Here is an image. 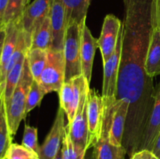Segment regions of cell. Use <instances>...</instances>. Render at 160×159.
Masks as SVG:
<instances>
[{"label":"cell","instance_id":"8d00e7d4","mask_svg":"<svg viewBox=\"0 0 160 159\" xmlns=\"http://www.w3.org/2000/svg\"><path fill=\"white\" fill-rule=\"evenodd\" d=\"M0 61H1V52H0Z\"/></svg>","mask_w":160,"mask_h":159},{"label":"cell","instance_id":"cb8c5ba5","mask_svg":"<svg viewBox=\"0 0 160 159\" xmlns=\"http://www.w3.org/2000/svg\"><path fill=\"white\" fill-rule=\"evenodd\" d=\"M31 0H8L4 15V26L11 22L20 21L27 6Z\"/></svg>","mask_w":160,"mask_h":159},{"label":"cell","instance_id":"8fae6325","mask_svg":"<svg viewBox=\"0 0 160 159\" xmlns=\"http://www.w3.org/2000/svg\"><path fill=\"white\" fill-rule=\"evenodd\" d=\"M64 114V111L59 107L50 132L43 144L39 147L38 154L40 159H54L60 150L65 133Z\"/></svg>","mask_w":160,"mask_h":159},{"label":"cell","instance_id":"d590c367","mask_svg":"<svg viewBox=\"0 0 160 159\" xmlns=\"http://www.w3.org/2000/svg\"><path fill=\"white\" fill-rule=\"evenodd\" d=\"M3 159H9V157H7V156H6H6H5V157H3Z\"/></svg>","mask_w":160,"mask_h":159},{"label":"cell","instance_id":"4316f807","mask_svg":"<svg viewBox=\"0 0 160 159\" xmlns=\"http://www.w3.org/2000/svg\"><path fill=\"white\" fill-rule=\"evenodd\" d=\"M9 159H40L38 154L23 145L12 143L6 154Z\"/></svg>","mask_w":160,"mask_h":159},{"label":"cell","instance_id":"44dd1931","mask_svg":"<svg viewBox=\"0 0 160 159\" xmlns=\"http://www.w3.org/2000/svg\"><path fill=\"white\" fill-rule=\"evenodd\" d=\"M46 50L40 48L29 49L27 52V60L30 71L34 80L38 82L41 74L46 65L47 53Z\"/></svg>","mask_w":160,"mask_h":159},{"label":"cell","instance_id":"603a6c76","mask_svg":"<svg viewBox=\"0 0 160 159\" xmlns=\"http://www.w3.org/2000/svg\"><path fill=\"white\" fill-rule=\"evenodd\" d=\"M12 137L9 132L5 108L4 94L0 98V159L6 156L12 144Z\"/></svg>","mask_w":160,"mask_h":159},{"label":"cell","instance_id":"7c38bea8","mask_svg":"<svg viewBox=\"0 0 160 159\" xmlns=\"http://www.w3.org/2000/svg\"><path fill=\"white\" fill-rule=\"evenodd\" d=\"M52 28V46L50 49L62 51L67 24L65 11L61 0H52L49 12Z\"/></svg>","mask_w":160,"mask_h":159},{"label":"cell","instance_id":"5bb4252c","mask_svg":"<svg viewBox=\"0 0 160 159\" xmlns=\"http://www.w3.org/2000/svg\"><path fill=\"white\" fill-rule=\"evenodd\" d=\"M22 30L20 21L11 22L5 26L6 37L1 51L0 61V84H5L6 79V66L14 52Z\"/></svg>","mask_w":160,"mask_h":159},{"label":"cell","instance_id":"ba28073f","mask_svg":"<svg viewBox=\"0 0 160 159\" xmlns=\"http://www.w3.org/2000/svg\"><path fill=\"white\" fill-rule=\"evenodd\" d=\"M89 87L83 90L80 98L79 105L73 122L67 123L70 137L73 143L80 149L87 151L88 149V93Z\"/></svg>","mask_w":160,"mask_h":159},{"label":"cell","instance_id":"9a60e30c","mask_svg":"<svg viewBox=\"0 0 160 159\" xmlns=\"http://www.w3.org/2000/svg\"><path fill=\"white\" fill-rule=\"evenodd\" d=\"M98 48V39L92 36L87 24L82 28L81 39V61L82 75L90 84L95 51Z\"/></svg>","mask_w":160,"mask_h":159},{"label":"cell","instance_id":"52a82bcc","mask_svg":"<svg viewBox=\"0 0 160 159\" xmlns=\"http://www.w3.org/2000/svg\"><path fill=\"white\" fill-rule=\"evenodd\" d=\"M88 87H89V84L81 74L64 82L58 92L60 104L59 107L62 108L67 115L69 124L73 122L78 111L81 94Z\"/></svg>","mask_w":160,"mask_h":159},{"label":"cell","instance_id":"9c48e42d","mask_svg":"<svg viewBox=\"0 0 160 159\" xmlns=\"http://www.w3.org/2000/svg\"><path fill=\"white\" fill-rule=\"evenodd\" d=\"M123 28L119 34L117 45L113 54L103 64V84L102 96L106 100H117V81L122 51Z\"/></svg>","mask_w":160,"mask_h":159},{"label":"cell","instance_id":"e0dca14e","mask_svg":"<svg viewBox=\"0 0 160 159\" xmlns=\"http://www.w3.org/2000/svg\"><path fill=\"white\" fill-rule=\"evenodd\" d=\"M128 108L129 101L128 100H117L109 132V141L117 146H122Z\"/></svg>","mask_w":160,"mask_h":159},{"label":"cell","instance_id":"2e32d148","mask_svg":"<svg viewBox=\"0 0 160 159\" xmlns=\"http://www.w3.org/2000/svg\"><path fill=\"white\" fill-rule=\"evenodd\" d=\"M160 132V82L156 87L155 102L148 119L147 126L144 131L142 143L138 151L142 150H152L155 140Z\"/></svg>","mask_w":160,"mask_h":159},{"label":"cell","instance_id":"ffe728a7","mask_svg":"<svg viewBox=\"0 0 160 159\" xmlns=\"http://www.w3.org/2000/svg\"><path fill=\"white\" fill-rule=\"evenodd\" d=\"M52 39L51 20L48 16L31 34L29 49L40 48L48 51L51 48Z\"/></svg>","mask_w":160,"mask_h":159},{"label":"cell","instance_id":"7402d4cb","mask_svg":"<svg viewBox=\"0 0 160 159\" xmlns=\"http://www.w3.org/2000/svg\"><path fill=\"white\" fill-rule=\"evenodd\" d=\"M27 57V53L21 56L18 62L15 64L13 67L11 69L10 71L8 73L6 76V82H5L4 89V101L6 102L10 99L16 87L20 81V77L23 73V65H24L25 59Z\"/></svg>","mask_w":160,"mask_h":159},{"label":"cell","instance_id":"30bf717a","mask_svg":"<svg viewBox=\"0 0 160 159\" xmlns=\"http://www.w3.org/2000/svg\"><path fill=\"white\" fill-rule=\"evenodd\" d=\"M122 23L116 16L108 14L103 21L101 35L98 38L103 64L109 60L116 50Z\"/></svg>","mask_w":160,"mask_h":159},{"label":"cell","instance_id":"74e56055","mask_svg":"<svg viewBox=\"0 0 160 159\" xmlns=\"http://www.w3.org/2000/svg\"><path fill=\"white\" fill-rule=\"evenodd\" d=\"M2 159H3V158H2Z\"/></svg>","mask_w":160,"mask_h":159},{"label":"cell","instance_id":"836d02e7","mask_svg":"<svg viewBox=\"0 0 160 159\" xmlns=\"http://www.w3.org/2000/svg\"><path fill=\"white\" fill-rule=\"evenodd\" d=\"M5 37H6V31H5V27L0 30V52L2 48L3 43H4Z\"/></svg>","mask_w":160,"mask_h":159},{"label":"cell","instance_id":"d4e9b609","mask_svg":"<svg viewBox=\"0 0 160 159\" xmlns=\"http://www.w3.org/2000/svg\"><path fill=\"white\" fill-rule=\"evenodd\" d=\"M61 151L62 159H84L87 152L80 149L73 143L67 126H65V133L61 145Z\"/></svg>","mask_w":160,"mask_h":159},{"label":"cell","instance_id":"4fadbf2b","mask_svg":"<svg viewBox=\"0 0 160 159\" xmlns=\"http://www.w3.org/2000/svg\"><path fill=\"white\" fill-rule=\"evenodd\" d=\"M52 0H34L30 3L22 16L23 31L31 37L33 31L49 16Z\"/></svg>","mask_w":160,"mask_h":159},{"label":"cell","instance_id":"f546056e","mask_svg":"<svg viewBox=\"0 0 160 159\" xmlns=\"http://www.w3.org/2000/svg\"><path fill=\"white\" fill-rule=\"evenodd\" d=\"M155 26L160 31V0H153Z\"/></svg>","mask_w":160,"mask_h":159},{"label":"cell","instance_id":"d6a6232c","mask_svg":"<svg viewBox=\"0 0 160 159\" xmlns=\"http://www.w3.org/2000/svg\"><path fill=\"white\" fill-rule=\"evenodd\" d=\"M84 159H96V157H95V151H94V148H89L85 154V157H84Z\"/></svg>","mask_w":160,"mask_h":159},{"label":"cell","instance_id":"484cf974","mask_svg":"<svg viewBox=\"0 0 160 159\" xmlns=\"http://www.w3.org/2000/svg\"><path fill=\"white\" fill-rule=\"evenodd\" d=\"M45 94V92L43 91L38 82L34 80L31 87H30L29 91H28V97H27L26 108H25L26 115L28 112L32 111L34 108L40 105L41 101Z\"/></svg>","mask_w":160,"mask_h":159},{"label":"cell","instance_id":"5b68a950","mask_svg":"<svg viewBox=\"0 0 160 159\" xmlns=\"http://www.w3.org/2000/svg\"><path fill=\"white\" fill-rule=\"evenodd\" d=\"M87 102L89 149L93 147L101 137L106 113V103L102 96L95 89H89Z\"/></svg>","mask_w":160,"mask_h":159},{"label":"cell","instance_id":"3957f363","mask_svg":"<svg viewBox=\"0 0 160 159\" xmlns=\"http://www.w3.org/2000/svg\"><path fill=\"white\" fill-rule=\"evenodd\" d=\"M86 21L82 24H73L67 27L64 40L65 82L82 74L81 61V32Z\"/></svg>","mask_w":160,"mask_h":159},{"label":"cell","instance_id":"1f68e13d","mask_svg":"<svg viewBox=\"0 0 160 159\" xmlns=\"http://www.w3.org/2000/svg\"><path fill=\"white\" fill-rule=\"evenodd\" d=\"M152 152L160 159V132L158 134L157 137H156V140H155L154 145H153L152 150Z\"/></svg>","mask_w":160,"mask_h":159},{"label":"cell","instance_id":"d6986e66","mask_svg":"<svg viewBox=\"0 0 160 159\" xmlns=\"http://www.w3.org/2000/svg\"><path fill=\"white\" fill-rule=\"evenodd\" d=\"M145 70L152 78L160 76V31L155 24L147 53Z\"/></svg>","mask_w":160,"mask_h":159},{"label":"cell","instance_id":"4dcf8cb0","mask_svg":"<svg viewBox=\"0 0 160 159\" xmlns=\"http://www.w3.org/2000/svg\"><path fill=\"white\" fill-rule=\"evenodd\" d=\"M7 1L8 0H0V30L5 27L3 20H4V15L5 12H6Z\"/></svg>","mask_w":160,"mask_h":159},{"label":"cell","instance_id":"ac0fdd59","mask_svg":"<svg viewBox=\"0 0 160 159\" xmlns=\"http://www.w3.org/2000/svg\"><path fill=\"white\" fill-rule=\"evenodd\" d=\"M65 11L67 27L73 24H82L86 21L91 0H61Z\"/></svg>","mask_w":160,"mask_h":159},{"label":"cell","instance_id":"6da1fadb","mask_svg":"<svg viewBox=\"0 0 160 159\" xmlns=\"http://www.w3.org/2000/svg\"><path fill=\"white\" fill-rule=\"evenodd\" d=\"M122 51L117 100L129 101L122 146L127 154L138 152L156 96L153 78L145 70V61L154 29L153 0H123Z\"/></svg>","mask_w":160,"mask_h":159},{"label":"cell","instance_id":"83f0119b","mask_svg":"<svg viewBox=\"0 0 160 159\" xmlns=\"http://www.w3.org/2000/svg\"><path fill=\"white\" fill-rule=\"evenodd\" d=\"M22 145L38 154L40 146L38 145V142L37 128L31 126L28 124L24 125Z\"/></svg>","mask_w":160,"mask_h":159},{"label":"cell","instance_id":"f1b7e54d","mask_svg":"<svg viewBox=\"0 0 160 159\" xmlns=\"http://www.w3.org/2000/svg\"><path fill=\"white\" fill-rule=\"evenodd\" d=\"M129 159H159L156 157L151 151L148 150H142V151H138L135 154H133L130 157Z\"/></svg>","mask_w":160,"mask_h":159},{"label":"cell","instance_id":"277c9868","mask_svg":"<svg viewBox=\"0 0 160 159\" xmlns=\"http://www.w3.org/2000/svg\"><path fill=\"white\" fill-rule=\"evenodd\" d=\"M47 62L38 84L45 94L59 92L65 82V59L63 51L49 49L47 51Z\"/></svg>","mask_w":160,"mask_h":159},{"label":"cell","instance_id":"e575fe53","mask_svg":"<svg viewBox=\"0 0 160 159\" xmlns=\"http://www.w3.org/2000/svg\"><path fill=\"white\" fill-rule=\"evenodd\" d=\"M54 159H62V151H61V148H60V150H59V152H58V154H56V157H55Z\"/></svg>","mask_w":160,"mask_h":159},{"label":"cell","instance_id":"8992f818","mask_svg":"<svg viewBox=\"0 0 160 159\" xmlns=\"http://www.w3.org/2000/svg\"><path fill=\"white\" fill-rule=\"evenodd\" d=\"M105 100L106 113L102 132L99 140L93 147L96 159H125L127 152L123 146H117L109 141V132L110 129L112 114L117 100Z\"/></svg>","mask_w":160,"mask_h":159},{"label":"cell","instance_id":"7a4b0ae2","mask_svg":"<svg viewBox=\"0 0 160 159\" xmlns=\"http://www.w3.org/2000/svg\"><path fill=\"white\" fill-rule=\"evenodd\" d=\"M34 78L28 66V60L25 59L23 73L18 84L16 87L10 99L5 102L6 119L9 132L12 137L15 136L20 123L26 118L25 108L28 91L30 90Z\"/></svg>","mask_w":160,"mask_h":159}]
</instances>
